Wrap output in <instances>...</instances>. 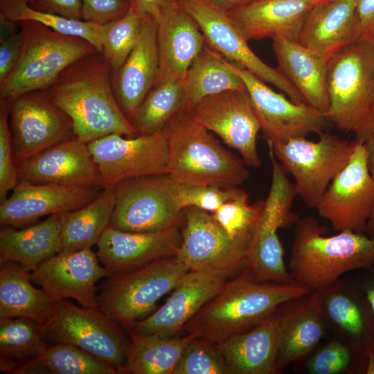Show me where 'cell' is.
Here are the masks:
<instances>
[{"label": "cell", "mask_w": 374, "mask_h": 374, "mask_svg": "<svg viewBox=\"0 0 374 374\" xmlns=\"http://www.w3.org/2000/svg\"><path fill=\"white\" fill-rule=\"evenodd\" d=\"M47 344L42 326L27 317L0 319V355L15 360L35 358Z\"/></svg>", "instance_id": "obj_41"}, {"label": "cell", "mask_w": 374, "mask_h": 374, "mask_svg": "<svg viewBox=\"0 0 374 374\" xmlns=\"http://www.w3.org/2000/svg\"><path fill=\"white\" fill-rule=\"evenodd\" d=\"M18 170L19 179L34 183L100 188L88 143L75 136L19 162Z\"/></svg>", "instance_id": "obj_24"}, {"label": "cell", "mask_w": 374, "mask_h": 374, "mask_svg": "<svg viewBox=\"0 0 374 374\" xmlns=\"http://www.w3.org/2000/svg\"><path fill=\"white\" fill-rule=\"evenodd\" d=\"M295 225L287 267L295 283L314 292L349 271L374 269V238L364 233L344 230L325 236L327 229L312 216Z\"/></svg>", "instance_id": "obj_3"}, {"label": "cell", "mask_w": 374, "mask_h": 374, "mask_svg": "<svg viewBox=\"0 0 374 374\" xmlns=\"http://www.w3.org/2000/svg\"><path fill=\"white\" fill-rule=\"evenodd\" d=\"M46 91L71 119L74 136L87 143L112 134L138 136L116 98L112 70L99 52L74 62Z\"/></svg>", "instance_id": "obj_1"}, {"label": "cell", "mask_w": 374, "mask_h": 374, "mask_svg": "<svg viewBox=\"0 0 374 374\" xmlns=\"http://www.w3.org/2000/svg\"><path fill=\"white\" fill-rule=\"evenodd\" d=\"M240 190L238 188L224 189L177 183L176 202L181 211L193 206L206 211L214 212L223 203L234 197Z\"/></svg>", "instance_id": "obj_46"}, {"label": "cell", "mask_w": 374, "mask_h": 374, "mask_svg": "<svg viewBox=\"0 0 374 374\" xmlns=\"http://www.w3.org/2000/svg\"><path fill=\"white\" fill-rule=\"evenodd\" d=\"M99 189L19 179L10 195L0 202V224L22 226L43 216L76 210L93 199Z\"/></svg>", "instance_id": "obj_22"}, {"label": "cell", "mask_w": 374, "mask_h": 374, "mask_svg": "<svg viewBox=\"0 0 374 374\" xmlns=\"http://www.w3.org/2000/svg\"><path fill=\"white\" fill-rule=\"evenodd\" d=\"M358 0H332L317 5L308 15L297 42L330 59L359 41Z\"/></svg>", "instance_id": "obj_29"}, {"label": "cell", "mask_w": 374, "mask_h": 374, "mask_svg": "<svg viewBox=\"0 0 374 374\" xmlns=\"http://www.w3.org/2000/svg\"><path fill=\"white\" fill-rule=\"evenodd\" d=\"M189 112L208 130L237 150L247 166H260L256 143L261 127L246 89L208 96Z\"/></svg>", "instance_id": "obj_18"}, {"label": "cell", "mask_w": 374, "mask_h": 374, "mask_svg": "<svg viewBox=\"0 0 374 374\" xmlns=\"http://www.w3.org/2000/svg\"><path fill=\"white\" fill-rule=\"evenodd\" d=\"M169 1H172V2H179L181 0H168Z\"/></svg>", "instance_id": "obj_58"}, {"label": "cell", "mask_w": 374, "mask_h": 374, "mask_svg": "<svg viewBox=\"0 0 374 374\" xmlns=\"http://www.w3.org/2000/svg\"><path fill=\"white\" fill-rule=\"evenodd\" d=\"M322 0H252L227 12L247 39L280 35L297 40L310 11Z\"/></svg>", "instance_id": "obj_28"}, {"label": "cell", "mask_w": 374, "mask_h": 374, "mask_svg": "<svg viewBox=\"0 0 374 374\" xmlns=\"http://www.w3.org/2000/svg\"><path fill=\"white\" fill-rule=\"evenodd\" d=\"M129 332L131 341L124 372L131 374H173L186 347L196 337L191 333L177 337Z\"/></svg>", "instance_id": "obj_36"}, {"label": "cell", "mask_w": 374, "mask_h": 374, "mask_svg": "<svg viewBox=\"0 0 374 374\" xmlns=\"http://www.w3.org/2000/svg\"><path fill=\"white\" fill-rule=\"evenodd\" d=\"M62 251L59 214L21 229L10 225L0 229V263L13 261L30 271Z\"/></svg>", "instance_id": "obj_32"}, {"label": "cell", "mask_w": 374, "mask_h": 374, "mask_svg": "<svg viewBox=\"0 0 374 374\" xmlns=\"http://www.w3.org/2000/svg\"><path fill=\"white\" fill-rule=\"evenodd\" d=\"M157 28V21L145 14L136 44L123 64L112 72L116 98L130 121L157 82L159 69Z\"/></svg>", "instance_id": "obj_27"}, {"label": "cell", "mask_w": 374, "mask_h": 374, "mask_svg": "<svg viewBox=\"0 0 374 374\" xmlns=\"http://www.w3.org/2000/svg\"><path fill=\"white\" fill-rule=\"evenodd\" d=\"M278 69L301 93L305 101L326 115L329 109L327 71L329 58L296 40L272 38Z\"/></svg>", "instance_id": "obj_30"}, {"label": "cell", "mask_w": 374, "mask_h": 374, "mask_svg": "<svg viewBox=\"0 0 374 374\" xmlns=\"http://www.w3.org/2000/svg\"><path fill=\"white\" fill-rule=\"evenodd\" d=\"M132 0H82V19L98 25L116 20L130 10Z\"/></svg>", "instance_id": "obj_47"}, {"label": "cell", "mask_w": 374, "mask_h": 374, "mask_svg": "<svg viewBox=\"0 0 374 374\" xmlns=\"http://www.w3.org/2000/svg\"><path fill=\"white\" fill-rule=\"evenodd\" d=\"M182 8L195 20L206 43L231 62L240 65L265 82L276 86L290 100L306 103L294 86L280 72L262 60L250 48L227 12L205 0H181Z\"/></svg>", "instance_id": "obj_15"}, {"label": "cell", "mask_w": 374, "mask_h": 374, "mask_svg": "<svg viewBox=\"0 0 374 374\" xmlns=\"http://www.w3.org/2000/svg\"><path fill=\"white\" fill-rule=\"evenodd\" d=\"M364 271L366 272L359 282L374 314V269Z\"/></svg>", "instance_id": "obj_52"}, {"label": "cell", "mask_w": 374, "mask_h": 374, "mask_svg": "<svg viewBox=\"0 0 374 374\" xmlns=\"http://www.w3.org/2000/svg\"><path fill=\"white\" fill-rule=\"evenodd\" d=\"M278 308L253 328L216 344L229 374L278 373Z\"/></svg>", "instance_id": "obj_31"}, {"label": "cell", "mask_w": 374, "mask_h": 374, "mask_svg": "<svg viewBox=\"0 0 374 374\" xmlns=\"http://www.w3.org/2000/svg\"><path fill=\"white\" fill-rule=\"evenodd\" d=\"M355 142L322 132L317 141L299 136L267 143L285 171L294 178L297 195L307 206L316 208L332 179L348 163Z\"/></svg>", "instance_id": "obj_9"}, {"label": "cell", "mask_w": 374, "mask_h": 374, "mask_svg": "<svg viewBox=\"0 0 374 374\" xmlns=\"http://www.w3.org/2000/svg\"><path fill=\"white\" fill-rule=\"evenodd\" d=\"M157 22L159 69L155 84L182 80L206 45L204 36L179 2L168 1Z\"/></svg>", "instance_id": "obj_25"}, {"label": "cell", "mask_w": 374, "mask_h": 374, "mask_svg": "<svg viewBox=\"0 0 374 374\" xmlns=\"http://www.w3.org/2000/svg\"><path fill=\"white\" fill-rule=\"evenodd\" d=\"M114 206V186H109L102 188L85 206L59 214L62 251H80L96 244L109 226Z\"/></svg>", "instance_id": "obj_34"}, {"label": "cell", "mask_w": 374, "mask_h": 374, "mask_svg": "<svg viewBox=\"0 0 374 374\" xmlns=\"http://www.w3.org/2000/svg\"><path fill=\"white\" fill-rule=\"evenodd\" d=\"M42 330L46 343L75 346L125 373L130 341L118 323L98 308L76 305L66 299L53 301Z\"/></svg>", "instance_id": "obj_10"}, {"label": "cell", "mask_w": 374, "mask_h": 374, "mask_svg": "<svg viewBox=\"0 0 374 374\" xmlns=\"http://www.w3.org/2000/svg\"><path fill=\"white\" fill-rule=\"evenodd\" d=\"M314 292L337 339L365 357L366 348L374 341V314L359 280L340 278Z\"/></svg>", "instance_id": "obj_21"}, {"label": "cell", "mask_w": 374, "mask_h": 374, "mask_svg": "<svg viewBox=\"0 0 374 374\" xmlns=\"http://www.w3.org/2000/svg\"><path fill=\"white\" fill-rule=\"evenodd\" d=\"M355 356L360 355L335 339L321 347L308 359L307 371L311 374L343 373L349 369Z\"/></svg>", "instance_id": "obj_45"}, {"label": "cell", "mask_w": 374, "mask_h": 374, "mask_svg": "<svg viewBox=\"0 0 374 374\" xmlns=\"http://www.w3.org/2000/svg\"><path fill=\"white\" fill-rule=\"evenodd\" d=\"M185 110L182 80L156 84L131 120L138 135H148L165 128Z\"/></svg>", "instance_id": "obj_37"}, {"label": "cell", "mask_w": 374, "mask_h": 374, "mask_svg": "<svg viewBox=\"0 0 374 374\" xmlns=\"http://www.w3.org/2000/svg\"><path fill=\"white\" fill-rule=\"evenodd\" d=\"M322 1H332V0H322Z\"/></svg>", "instance_id": "obj_59"}, {"label": "cell", "mask_w": 374, "mask_h": 374, "mask_svg": "<svg viewBox=\"0 0 374 374\" xmlns=\"http://www.w3.org/2000/svg\"><path fill=\"white\" fill-rule=\"evenodd\" d=\"M99 261L91 248L62 251L41 262L31 271L30 278L53 301L73 299L80 305L98 308L96 284L111 276Z\"/></svg>", "instance_id": "obj_20"}, {"label": "cell", "mask_w": 374, "mask_h": 374, "mask_svg": "<svg viewBox=\"0 0 374 374\" xmlns=\"http://www.w3.org/2000/svg\"><path fill=\"white\" fill-rule=\"evenodd\" d=\"M356 12L359 28V41L374 45V0H358Z\"/></svg>", "instance_id": "obj_50"}, {"label": "cell", "mask_w": 374, "mask_h": 374, "mask_svg": "<svg viewBox=\"0 0 374 374\" xmlns=\"http://www.w3.org/2000/svg\"><path fill=\"white\" fill-rule=\"evenodd\" d=\"M24 35L19 60L0 83V99L10 103L17 97L46 90L69 66L80 58L98 52L88 41L60 33L33 21L18 22Z\"/></svg>", "instance_id": "obj_6"}, {"label": "cell", "mask_w": 374, "mask_h": 374, "mask_svg": "<svg viewBox=\"0 0 374 374\" xmlns=\"http://www.w3.org/2000/svg\"><path fill=\"white\" fill-rule=\"evenodd\" d=\"M334 231L364 233L374 212V177L366 143L356 140L344 168L335 177L316 208Z\"/></svg>", "instance_id": "obj_13"}, {"label": "cell", "mask_w": 374, "mask_h": 374, "mask_svg": "<svg viewBox=\"0 0 374 374\" xmlns=\"http://www.w3.org/2000/svg\"><path fill=\"white\" fill-rule=\"evenodd\" d=\"M53 374H118L117 369L90 353L68 344H48L37 357Z\"/></svg>", "instance_id": "obj_40"}, {"label": "cell", "mask_w": 374, "mask_h": 374, "mask_svg": "<svg viewBox=\"0 0 374 374\" xmlns=\"http://www.w3.org/2000/svg\"><path fill=\"white\" fill-rule=\"evenodd\" d=\"M9 124L17 163L74 136L71 119L46 90L9 103Z\"/></svg>", "instance_id": "obj_16"}, {"label": "cell", "mask_w": 374, "mask_h": 374, "mask_svg": "<svg viewBox=\"0 0 374 374\" xmlns=\"http://www.w3.org/2000/svg\"><path fill=\"white\" fill-rule=\"evenodd\" d=\"M24 46V35L20 30L0 42V83L17 66Z\"/></svg>", "instance_id": "obj_48"}, {"label": "cell", "mask_w": 374, "mask_h": 374, "mask_svg": "<svg viewBox=\"0 0 374 374\" xmlns=\"http://www.w3.org/2000/svg\"><path fill=\"white\" fill-rule=\"evenodd\" d=\"M0 319L27 317L43 326L53 301L31 283V271L21 265L0 263Z\"/></svg>", "instance_id": "obj_33"}, {"label": "cell", "mask_w": 374, "mask_h": 374, "mask_svg": "<svg viewBox=\"0 0 374 374\" xmlns=\"http://www.w3.org/2000/svg\"><path fill=\"white\" fill-rule=\"evenodd\" d=\"M235 274L223 269L189 270L166 303L128 331L174 337Z\"/></svg>", "instance_id": "obj_19"}, {"label": "cell", "mask_w": 374, "mask_h": 374, "mask_svg": "<svg viewBox=\"0 0 374 374\" xmlns=\"http://www.w3.org/2000/svg\"><path fill=\"white\" fill-rule=\"evenodd\" d=\"M189 271L176 256L155 260L126 273L112 275L101 285L98 308L130 330L154 311L157 302Z\"/></svg>", "instance_id": "obj_8"}, {"label": "cell", "mask_w": 374, "mask_h": 374, "mask_svg": "<svg viewBox=\"0 0 374 374\" xmlns=\"http://www.w3.org/2000/svg\"><path fill=\"white\" fill-rule=\"evenodd\" d=\"M311 292L295 283L258 281L242 271L229 280L184 329L217 344L253 328L284 303Z\"/></svg>", "instance_id": "obj_2"}, {"label": "cell", "mask_w": 374, "mask_h": 374, "mask_svg": "<svg viewBox=\"0 0 374 374\" xmlns=\"http://www.w3.org/2000/svg\"><path fill=\"white\" fill-rule=\"evenodd\" d=\"M252 1V0H248V1H247V3L249 2V1Z\"/></svg>", "instance_id": "obj_60"}, {"label": "cell", "mask_w": 374, "mask_h": 374, "mask_svg": "<svg viewBox=\"0 0 374 374\" xmlns=\"http://www.w3.org/2000/svg\"><path fill=\"white\" fill-rule=\"evenodd\" d=\"M368 151V168L371 175L374 177V126L371 133L365 143Z\"/></svg>", "instance_id": "obj_55"}, {"label": "cell", "mask_w": 374, "mask_h": 374, "mask_svg": "<svg viewBox=\"0 0 374 374\" xmlns=\"http://www.w3.org/2000/svg\"><path fill=\"white\" fill-rule=\"evenodd\" d=\"M271 182L268 195L255 226L245 268L249 276L258 281L278 283H294L284 259V249L278 230L296 224L299 217L292 210L297 195L295 184L273 153Z\"/></svg>", "instance_id": "obj_7"}, {"label": "cell", "mask_w": 374, "mask_h": 374, "mask_svg": "<svg viewBox=\"0 0 374 374\" xmlns=\"http://www.w3.org/2000/svg\"><path fill=\"white\" fill-rule=\"evenodd\" d=\"M182 84L187 111L208 96L229 90L246 89L226 60L206 44L190 66Z\"/></svg>", "instance_id": "obj_35"}, {"label": "cell", "mask_w": 374, "mask_h": 374, "mask_svg": "<svg viewBox=\"0 0 374 374\" xmlns=\"http://www.w3.org/2000/svg\"><path fill=\"white\" fill-rule=\"evenodd\" d=\"M173 374H229L215 343L195 337L186 347Z\"/></svg>", "instance_id": "obj_43"}, {"label": "cell", "mask_w": 374, "mask_h": 374, "mask_svg": "<svg viewBox=\"0 0 374 374\" xmlns=\"http://www.w3.org/2000/svg\"><path fill=\"white\" fill-rule=\"evenodd\" d=\"M229 66L243 81L267 142L285 141L323 132L328 121L325 114L307 103H296L269 87L238 64Z\"/></svg>", "instance_id": "obj_17"}, {"label": "cell", "mask_w": 374, "mask_h": 374, "mask_svg": "<svg viewBox=\"0 0 374 374\" xmlns=\"http://www.w3.org/2000/svg\"><path fill=\"white\" fill-rule=\"evenodd\" d=\"M177 183L168 174L127 179L114 186L109 226L127 232H154L178 226L184 216L176 202Z\"/></svg>", "instance_id": "obj_11"}, {"label": "cell", "mask_w": 374, "mask_h": 374, "mask_svg": "<svg viewBox=\"0 0 374 374\" xmlns=\"http://www.w3.org/2000/svg\"><path fill=\"white\" fill-rule=\"evenodd\" d=\"M183 211L184 226L176 255L179 262L189 270L223 269L237 274L244 269L253 235L231 238L207 211L193 206Z\"/></svg>", "instance_id": "obj_14"}, {"label": "cell", "mask_w": 374, "mask_h": 374, "mask_svg": "<svg viewBox=\"0 0 374 374\" xmlns=\"http://www.w3.org/2000/svg\"><path fill=\"white\" fill-rule=\"evenodd\" d=\"M99 173V187L131 178L168 173L166 127L154 134L124 138L112 134L88 143Z\"/></svg>", "instance_id": "obj_12"}, {"label": "cell", "mask_w": 374, "mask_h": 374, "mask_svg": "<svg viewBox=\"0 0 374 374\" xmlns=\"http://www.w3.org/2000/svg\"><path fill=\"white\" fill-rule=\"evenodd\" d=\"M216 8L225 12L232 10L247 3L248 0H205Z\"/></svg>", "instance_id": "obj_54"}, {"label": "cell", "mask_w": 374, "mask_h": 374, "mask_svg": "<svg viewBox=\"0 0 374 374\" xmlns=\"http://www.w3.org/2000/svg\"><path fill=\"white\" fill-rule=\"evenodd\" d=\"M327 91L328 120L366 143L374 126V45L357 41L331 57Z\"/></svg>", "instance_id": "obj_5"}, {"label": "cell", "mask_w": 374, "mask_h": 374, "mask_svg": "<svg viewBox=\"0 0 374 374\" xmlns=\"http://www.w3.org/2000/svg\"><path fill=\"white\" fill-rule=\"evenodd\" d=\"M366 374H374V341L371 342L366 348Z\"/></svg>", "instance_id": "obj_56"}, {"label": "cell", "mask_w": 374, "mask_h": 374, "mask_svg": "<svg viewBox=\"0 0 374 374\" xmlns=\"http://www.w3.org/2000/svg\"><path fill=\"white\" fill-rule=\"evenodd\" d=\"M262 204V200L250 204L249 194L240 189L234 197L214 211L213 217L230 237L251 236Z\"/></svg>", "instance_id": "obj_42"}, {"label": "cell", "mask_w": 374, "mask_h": 374, "mask_svg": "<svg viewBox=\"0 0 374 374\" xmlns=\"http://www.w3.org/2000/svg\"><path fill=\"white\" fill-rule=\"evenodd\" d=\"M364 233L370 238H374V212L366 225Z\"/></svg>", "instance_id": "obj_57"}, {"label": "cell", "mask_w": 374, "mask_h": 374, "mask_svg": "<svg viewBox=\"0 0 374 374\" xmlns=\"http://www.w3.org/2000/svg\"><path fill=\"white\" fill-rule=\"evenodd\" d=\"M278 311L277 370L280 373L316 348L325 337L328 325L315 292L284 303Z\"/></svg>", "instance_id": "obj_26"}, {"label": "cell", "mask_w": 374, "mask_h": 374, "mask_svg": "<svg viewBox=\"0 0 374 374\" xmlns=\"http://www.w3.org/2000/svg\"><path fill=\"white\" fill-rule=\"evenodd\" d=\"M0 14L17 23L33 21L60 33L81 37L101 52L100 25L38 11L29 6L28 0H0Z\"/></svg>", "instance_id": "obj_39"}, {"label": "cell", "mask_w": 374, "mask_h": 374, "mask_svg": "<svg viewBox=\"0 0 374 374\" xmlns=\"http://www.w3.org/2000/svg\"><path fill=\"white\" fill-rule=\"evenodd\" d=\"M166 128L168 174L177 183L229 189L248 179L242 159L224 149L189 111L183 110Z\"/></svg>", "instance_id": "obj_4"}, {"label": "cell", "mask_w": 374, "mask_h": 374, "mask_svg": "<svg viewBox=\"0 0 374 374\" xmlns=\"http://www.w3.org/2000/svg\"><path fill=\"white\" fill-rule=\"evenodd\" d=\"M181 242L178 226L154 232H127L109 226L96 244V253L112 276L176 256Z\"/></svg>", "instance_id": "obj_23"}, {"label": "cell", "mask_w": 374, "mask_h": 374, "mask_svg": "<svg viewBox=\"0 0 374 374\" xmlns=\"http://www.w3.org/2000/svg\"><path fill=\"white\" fill-rule=\"evenodd\" d=\"M28 2L31 8L40 12L82 20V0H28Z\"/></svg>", "instance_id": "obj_49"}, {"label": "cell", "mask_w": 374, "mask_h": 374, "mask_svg": "<svg viewBox=\"0 0 374 374\" xmlns=\"http://www.w3.org/2000/svg\"><path fill=\"white\" fill-rule=\"evenodd\" d=\"M17 24L2 14H0V42L17 33Z\"/></svg>", "instance_id": "obj_53"}, {"label": "cell", "mask_w": 374, "mask_h": 374, "mask_svg": "<svg viewBox=\"0 0 374 374\" xmlns=\"http://www.w3.org/2000/svg\"><path fill=\"white\" fill-rule=\"evenodd\" d=\"M145 15L132 0L130 10L124 16L100 26V53L112 72L123 64L136 44Z\"/></svg>", "instance_id": "obj_38"}, {"label": "cell", "mask_w": 374, "mask_h": 374, "mask_svg": "<svg viewBox=\"0 0 374 374\" xmlns=\"http://www.w3.org/2000/svg\"><path fill=\"white\" fill-rule=\"evenodd\" d=\"M133 1L142 12L151 15L158 21L168 0H133Z\"/></svg>", "instance_id": "obj_51"}, {"label": "cell", "mask_w": 374, "mask_h": 374, "mask_svg": "<svg viewBox=\"0 0 374 374\" xmlns=\"http://www.w3.org/2000/svg\"><path fill=\"white\" fill-rule=\"evenodd\" d=\"M19 179L11 130L9 103L0 99V202L8 197Z\"/></svg>", "instance_id": "obj_44"}]
</instances>
